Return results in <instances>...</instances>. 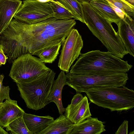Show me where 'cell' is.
Masks as SVG:
<instances>
[{"label":"cell","mask_w":134,"mask_h":134,"mask_svg":"<svg viewBox=\"0 0 134 134\" xmlns=\"http://www.w3.org/2000/svg\"><path fill=\"white\" fill-rule=\"evenodd\" d=\"M126 1L131 4L134 5V0H126Z\"/></svg>","instance_id":"cell-31"},{"label":"cell","mask_w":134,"mask_h":134,"mask_svg":"<svg viewBox=\"0 0 134 134\" xmlns=\"http://www.w3.org/2000/svg\"><path fill=\"white\" fill-rule=\"evenodd\" d=\"M23 118L27 128L32 134H39L54 120L49 115L40 116L25 113Z\"/></svg>","instance_id":"cell-16"},{"label":"cell","mask_w":134,"mask_h":134,"mask_svg":"<svg viewBox=\"0 0 134 134\" xmlns=\"http://www.w3.org/2000/svg\"><path fill=\"white\" fill-rule=\"evenodd\" d=\"M83 97L80 93L77 92L73 96L71 101L70 105H75L80 102L83 99Z\"/></svg>","instance_id":"cell-26"},{"label":"cell","mask_w":134,"mask_h":134,"mask_svg":"<svg viewBox=\"0 0 134 134\" xmlns=\"http://www.w3.org/2000/svg\"><path fill=\"white\" fill-rule=\"evenodd\" d=\"M66 84L78 93L93 88L125 86L129 79L127 72L79 75L66 74Z\"/></svg>","instance_id":"cell-6"},{"label":"cell","mask_w":134,"mask_h":134,"mask_svg":"<svg viewBox=\"0 0 134 134\" xmlns=\"http://www.w3.org/2000/svg\"><path fill=\"white\" fill-rule=\"evenodd\" d=\"M7 131L12 134H32L27 128L25 122L23 115L10 123L5 127Z\"/></svg>","instance_id":"cell-21"},{"label":"cell","mask_w":134,"mask_h":134,"mask_svg":"<svg viewBox=\"0 0 134 134\" xmlns=\"http://www.w3.org/2000/svg\"><path fill=\"white\" fill-rule=\"evenodd\" d=\"M76 24L74 19L53 17L33 24L13 19L8 27L29 53L37 55L49 47L61 44Z\"/></svg>","instance_id":"cell-1"},{"label":"cell","mask_w":134,"mask_h":134,"mask_svg":"<svg viewBox=\"0 0 134 134\" xmlns=\"http://www.w3.org/2000/svg\"><path fill=\"white\" fill-rule=\"evenodd\" d=\"M54 13L49 2L37 0L23 1L13 18L16 20L29 24L40 22L53 16Z\"/></svg>","instance_id":"cell-8"},{"label":"cell","mask_w":134,"mask_h":134,"mask_svg":"<svg viewBox=\"0 0 134 134\" xmlns=\"http://www.w3.org/2000/svg\"><path fill=\"white\" fill-rule=\"evenodd\" d=\"M89 3L98 13L111 23H113L117 25L121 20L106 1L92 0Z\"/></svg>","instance_id":"cell-17"},{"label":"cell","mask_w":134,"mask_h":134,"mask_svg":"<svg viewBox=\"0 0 134 134\" xmlns=\"http://www.w3.org/2000/svg\"><path fill=\"white\" fill-rule=\"evenodd\" d=\"M89 104L87 97L85 96L78 103L68 105L65 108L64 115L73 124H77L91 116Z\"/></svg>","instance_id":"cell-14"},{"label":"cell","mask_w":134,"mask_h":134,"mask_svg":"<svg viewBox=\"0 0 134 134\" xmlns=\"http://www.w3.org/2000/svg\"><path fill=\"white\" fill-rule=\"evenodd\" d=\"M103 122L91 116L77 124H73L67 134H100L105 131Z\"/></svg>","instance_id":"cell-11"},{"label":"cell","mask_w":134,"mask_h":134,"mask_svg":"<svg viewBox=\"0 0 134 134\" xmlns=\"http://www.w3.org/2000/svg\"><path fill=\"white\" fill-rule=\"evenodd\" d=\"M79 2L81 3L83 2H89L90 1L92 0H77Z\"/></svg>","instance_id":"cell-30"},{"label":"cell","mask_w":134,"mask_h":134,"mask_svg":"<svg viewBox=\"0 0 134 134\" xmlns=\"http://www.w3.org/2000/svg\"><path fill=\"white\" fill-rule=\"evenodd\" d=\"M73 124L64 114H60L39 134H67Z\"/></svg>","instance_id":"cell-18"},{"label":"cell","mask_w":134,"mask_h":134,"mask_svg":"<svg viewBox=\"0 0 134 134\" xmlns=\"http://www.w3.org/2000/svg\"><path fill=\"white\" fill-rule=\"evenodd\" d=\"M52 0V1H53H53H56L57 0Z\"/></svg>","instance_id":"cell-33"},{"label":"cell","mask_w":134,"mask_h":134,"mask_svg":"<svg viewBox=\"0 0 134 134\" xmlns=\"http://www.w3.org/2000/svg\"><path fill=\"white\" fill-rule=\"evenodd\" d=\"M22 3L21 0H0V35L8 26Z\"/></svg>","instance_id":"cell-12"},{"label":"cell","mask_w":134,"mask_h":134,"mask_svg":"<svg viewBox=\"0 0 134 134\" xmlns=\"http://www.w3.org/2000/svg\"><path fill=\"white\" fill-rule=\"evenodd\" d=\"M25 113L18 105L17 101L6 99L0 108V126L3 128L5 127Z\"/></svg>","instance_id":"cell-13"},{"label":"cell","mask_w":134,"mask_h":134,"mask_svg":"<svg viewBox=\"0 0 134 134\" xmlns=\"http://www.w3.org/2000/svg\"><path fill=\"white\" fill-rule=\"evenodd\" d=\"M70 73L83 75L127 72L132 65L109 51H91L81 54Z\"/></svg>","instance_id":"cell-2"},{"label":"cell","mask_w":134,"mask_h":134,"mask_svg":"<svg viewBox=\"0 0 134 134\" xmlns=\"http://www.w3.org/2000/svg\"><path fill=\"white\" fill-rule=\"evenodd\" d=\"M7 59V57L4 53L2 46L0 44V66L5 64Z\"/></svg>","instance_id":"cell-28"},{"label":"cell","mask_w":134,"mask_h":134,"mask_svg":"<svg viewBox=\"0 0 134 134\" xmlns=\"http://www.w3.org/2000/svg\"><path fill=\"white\" fill-rule=\"evenodd\" d=\"M104 0L121 9L125 14V16H128L133 19L134 6L126 0Z\"/></svg>","instance_id":"cell-23"},{"label":"cell","mask_w":134,"mask_h":134,"mask_svg":"<svg viewBox=\"0 0 134 134\" xmlns=\"http://www.w3.org/2000/svg\"><path fill=\"white\" fill-rule=\"evenodd\" d=\"M84 23L93 34L108 51L123 58L128 54L122 40L111 23L101 16L89 2L81 3Z\"/></svg>","instance_id":"cell-3"},{"label":"cell","mask_w":134,"mask_h":134,"mask_svg":"<svg viewBox=\"0 0 134 134\" xmlns=\"http://www.w3.org/2000/svg\"><path fill=\"white\" fill-rule=\"evenodd\" d=\"M61 44L49 47L42 51L37 56L43 63H51L56 59Z\"/></svg>","instance_id":"cell-20"},{"label":"cell","mask_w":134,"mask_h":134,"mask_svg":"<svg viewBox=\"0 0 134 134\" xmlns=\"http://www.w3.org/2000/svg\"><path fill=\"white\" fill-rule=\"evenodd\" d=\"M28 53L13 63L9 76L16 83L27 82L50 69L40 59Z\"/></svg>","instance_id":"cell-7"},{"label":"cell","mask_w":134,"mask_h":134,"mask_svg":"<svg viewBox=\"0 0 134 134\" xmlns=\"http://www.w3.org/2000/svg\"><path fill=\"white\" fill-rule=\"evenodd\" d=\"M108 3L119 17L121 19L124 18L125 16V14L121 9L114 6L111 3Z\"/></svg>","instance_id":"cell-27"},{"label":"cell","mask_w":134,"mask_h":134,"mask_svg":"<svg viewBox=\"0 0 134 134\" xmlns=\"http://www.w3.org/2000/svg\"><path fill=\"white\" fill-rule=\"evenodd\" d=\"M3 102H0V108L1 107L2 103H3Z\"/></svg>","instance_id":"cell-32"},{"label":"cell","mask_w":134,"mask_h":134,"mask_svg":"<svg viewBox=\"0 0 134 134\" xmlns=\"http://www.w3.org/2000/svg\"><path fill=\"white\" fill-rule=\"evenodd\" d=\"M62 48L58 66L60 69L68 73L74 62L81 54L83 42L78 30L73 28L62 43Z\"/></svg>","instance_id":"cell-9"},{"label":"cell","mask_w":134,"mask_h":134,"mask_svg":"<svg viewBox=\"0 0 134 134\" xmlns=\"http://www.w3.org/2000/svg\"><path fill=\"white\" fill-rule=\"evenodd\" d=\"M55 75L50 69L31 81L16 83L20 96L28 108L37 110L49 103L48 98Z\"/></svg>","instance_id":"cell-5"},{"label":"cell","mask_w":134,"mask_h":134,"mask_svg":"<svg viewBox=\"0 0 134 134\" xmlns=\"http://www.w3.org/2000/svg\"><path fill=\"white\" fill-rule=\"evenodd\" d=\"M66 82V74L62 70L54 81L48 98L49 103L53 102L56 105L60 114L65 112V108L62 102V92L63 87L67 85Z\"/></svg>","instance_id":"cell-15"},{"label":"cell","mask_w":134,"mask_h":134,"mask_svg":"<svg viewBox=\"0 0 134 134\" xmlns=\"http://www.w3.org/2000/svg\"><path fill=\"white\" fill-rule=\"evenodd\" d=\"M128 121L125 120L115 132V134H127L128 132Z\"/></svg>","instance_id":"cell-25"},{"label":"cell","mask_w":134,"mask_h":134,"mask_svg":"<svg viewBox=\"0 0 134 134\" xmlns=\"http://www.w3.org/2000/svg\"><path fill=\"white\" fill-rule=\"evenodd\" d=\"M72 14L75 20L84 23L83 8L81 3L77 0H57Z\"/></svg>","instance_id":"cell-19"},{"label":"cell","mask_w":134,"mask_h":134,"mask_svg":"<svg viewBox=\"0 0 134 134\" xmlns=\"http://www.w3.org/2000/svg\"><path fill=\"white\" fill-rule=\"evenodd\" d=\"M49 2L54 13L53 17L60 19L74 18L71 13L59 1H53Z\"/></svg>","instance_id":"cell-22"},{"label":"cell","mask_w":134,"mask_h":134,"mask_svg":"<svg viewBox=\"0 0 134 134\" xmlns=\"http://www.w3.org/2000/svg\"><path fill=\"white\" fill-rule=\"evenodd\" d=\"M9 133L3 129V128L0 126V134H8Z\"/></svg>","instance_id":"cell-29"},{"label":"cell","mask_w":134,"mask_h":134,"mask_svg":"<svg viewBox=\"0 0 134 134\" xmlns=\"http://www.w3.org/2000/svg\"><path fill=\"white\" fill-rule=\"evenodd\" d=\"M4 76L0 73V102H3L5 99H10L9 95L10 88L9 86H5L3 85V80Z\"/></svg>","instance_id":"cell-24"},{"label":"cell","mask_w":134,"mask_h":134,"mask_svg":"<svg viewBox=\"0 0 134 134\" xmlns=\"http://www.w3.org/2000/svg\"><path fill=\"white\" fill-rule=\"evenodd\" d=\"M84 92L91 102L111 111L127 110L134 107V91L125 86L93 88Z\"/></svg>","instance_id":"cell-4"},{"label":"cell","mask_w":134,"mask_h":134,"mask_svg":"<svg viewBox=\"0 0 134 134\" xmlns=\"http://www.w3.org/2000/svg\"><path fill=\"white\" fill-rule=\"evenodd\" d=\"M117 32L128 54L134 57V24L133 19L125 16L117 25Z\"/></svg>","instance_id":"cell-10"}]
</instances>
